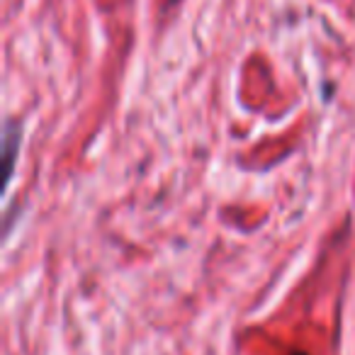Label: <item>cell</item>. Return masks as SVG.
<instances>
[{"instance_id": "7a4b0ae2", "label": "cell", "mask_w": 355, "mask_h": 355, "mask_svg": "<svg viewBox=\"0 0 355 355\" xmlns=\"http://www.w3.org/2000/svg\"><path fill=\"white\" fill-rule=\"evenodd\" d=\"M295 355H309V353H295Z\"/></svg>"}, {"instance_id": "6da1fadb", "label": "cell", "mask_w": 355, "mask_h": 355, "mask_svg": "<svg viewBox=\"0 0 355 355\" xmlns=\"http://www.w3.org/2000/svg\"><path fill=\"white\" fill-rule=\"evenodd\" d=\"M20 146V124L8 119L6 122V134H3V153H6V178L10 183L12 171H15V153Z\"/></svg>"}]
</instances>
